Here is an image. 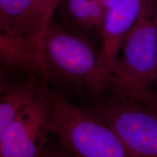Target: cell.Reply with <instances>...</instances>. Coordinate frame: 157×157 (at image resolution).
Returning <instances> with one entry per match:
<instances>
[{
  "instance_id": "obj_4",
  "label": "cell",
  "mask_w": 157,
  "mask_h": 157,
  "mask_svg": "<svg viewBox=\"0 0 157 157\" xmlns=\"http://www.w3.org/2000/svg\"><path fill=\"white\" fill-rule=\"evenodd\" d=\"M53 93L47 86L0 132V157H44L53 133Z\"/></svg>"
},
{
  "instance_id": "obj_5",
  "label": "cell",
  "mask_w": 157,
  "mask_h": 157,
  "mask_svg": "<svg viewBox=\"0 0 157 157\" xmlns=\"http://www.w3.org/2000/svg\"><path fill=\"white\" fill-rule=\"evenodd\" d=\"M157 70V0H146L140 16L124 39L113 73L153 87Z\"/></svg>"
},
{
  "instance_id": "obj_2",
  "label": "cell",
  "mask_w": 157,
  "mask_h": 157,
  "mask_svg": "<svg viewBox=\"0 0 157 157\" xmlns=\"http://www.w3.org/2000/svg\"><path fill=\"white\" fill-rule=\"evenodd\" d=\"M53 133L76 157H135L111 127L58 92L52 99Z\"/></svg>"
},
{
  "instance_id": "obj_6",
  "label": "cell",
  "mask_w": 157,
  "mask_h": 157,
  "mask_svg": "<svg viewBox=\"0 0 157 157\" xmlns=\"http://www.w3.org/2000/svg\"><path fill=\"white\" fill-rule=\"evenodd\" d=\"M146 0H114L105 17L101 34V56L113 72L123 40L140 16ZM114 74V73H113Z\"/></svg>"
},
{
  "instance_id": "obj_9",
  "label": "cell",
  "mask_w": 157,
  "mask_h": 157,
  "mask_svg": "<svg viewBox=\"0 0 157 157\" xmlns=\"http://www.w3.org/2000/svg\"><path fill=\"white\" fill-rule=\"evenodd\" d=\"M44 157H76L73 152L59 142L55 145H50Z\"/></svg>"
},
{
  "instance_id": "obj_3",
  "label": "cell",
  "mask_w": 157,
  "mask_h": 157,
  "mask_svg": "<svg viewBox=\"0 0 157 157\" xmlns=\"http://www.w3.org/2000/svg\"><path fill=\"white\" fill-rule=\"evenodd\" d=\"M85 107L107 123L135 157H157V112L136 98L111 93Z\"/></svg>"
},
{
  "instance_id": "obj_8",
  "label": "cell",
  "mask_w": 157,
  "mask_h": 157,
  "mask_svg": "<svg viewBox=\"0 0 157 157\" xmlns=\"http://www.w3.org/2000/svg\"><path fill=\"white\" fill-rule=\"evenodd\" d=\"M48 82L34 74H21L15 79L4 78L1 82L0 132L25 108L37 99Z\"/></svg>"
},
{
  "instance_id": "obj_7",
  "label": "cell",
  "mask_w": 157,
  "mask_h": 157,
  "mask_svg": "<svg viewBox=\"0 0 157 157\" xmlns=\"http://www.w3.org/2000/svg\"><path fill=\"white\" fill-rule=\"evenodd\" d=\"M47 25L43 0H0V36L35 38Z\"/></svg>"
},
{
  "instance_id": "obj_1",
  "label": "cell",
  "mask_w": 157,
  "mask_h": 157,
  "mask_svg": "<svg viewBox=\"0 0 157 157\" xmlns=\"http://www.w3.org/2000/svg\"><path fill=\"white\" fill-rule=\"evenodd\" d=\"M8 56L19 72L42 76L58 93L78 94L86 103L116 93L120 85L119 78L104 64L101 52L54 18L35 38L12 39Z\"/></svg>"
},
{
  "instance_id": "obj_11",
  "label": "cell",
  "mask_w": 157,
  "mask_h": 157,
  "mask_svg": "<svg viewBox=\"0 0 157 157\" xmlns=\"http://www.w3.org/2000/svg\"><path fill=\"white\" fill-rule=\"evenodd\" d=\"M156 85V87H157V70H156V78H155V81H154V85ZM153 85V86H154ZM157 91V90H156Z\"/></svg>"
},
{
  "instance_id": "obj_10",
  "label": "cell",
  "mask_w": 157,
  "mask_h": 157,
  "mask_svg": "<svg viewBox=\"0 0 157 157\" xmlns=\"http://www.w3.org/2000/svg\"><path fill=\"white\" fill-rule=\"evenodd\" d=\"M60 2V0H43L45 20L48 25L54 18L55 12Z\"/></svg>"
}]
</instances>
